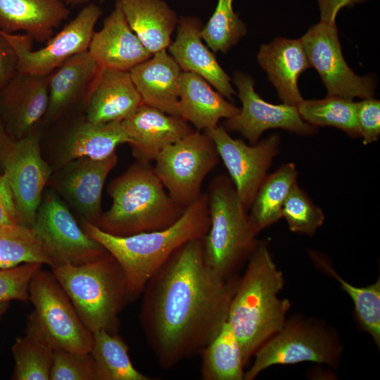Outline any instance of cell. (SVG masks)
Returning <instances> with one entry per match:
<instances>
[{
    "mask_svg": "<svg viewBox=\"0 0 380 380\" xmlns=\"http://www.w3.org/2000/svg\"><path fill=\"white\" fill-rule=\"evenodd\" d=\"M203 238L179 248L141 293L140 324L164 369L201 355L227 320L232 293L206 263Z\"/></svg>",
    "mask_w": 380,
    "mask_h": 380,
    "instance_id": "obj_1",
    "label": "cell"
},
{
    "mask_svg": "<svg viewBox=\"0 0 380 380\" xmlns=\"http://www.w3.org/2000/svg\"><path fill=\"white\" fill-rule=\"evenodd\" d=\"M82 227L118 262L126 277L129 300L133 301L179 248L192 239L203 238L208 232V196L202 193L174 224L160 230L120 236L108 234L84 220Z\"/></svg>",
    "mask_w": 380,
    "mask_h": 380,
    "instance_id": "obj_2",
    "label": "cell"
},
{
    "mask_svg": "<svg viewBox=\"0 0 380 380\" xmlns=\"http://www.w3.org/2000/svg\"><path fill=\"white\" fill-rule=\"evenodd\" d=\"M246 270L232 295L227 322L241 347L245 364L286 322L290 308L281 299L284 276L267 244L259 242L248 260Z\"/></svg>",
    "mask_w": 380,
    "mask_h": 380,
    "instance_id": "obj_3",
    "label": "cell"
},
{
    "mask_svg": "<svg viewBox=\"0 0 380 380\" xmlns=\"http://www.w3.org/2000/svg\"><path fill=\"white\" fill-rule=\"evenodd\" d=\"M108 193L113 203L97 227L115 236L165 229L185 209L170 196L148 163L137 160L109 184Z\"/></svg>",
    "mask_w": 380,
    "mask_h": 380,
    "instance_id": "obj_4",
    "label": "cell"
},
{
    "mask_svg": "<svg viewBox=\"0 0 380 380\" xmlns=\"http://www.w3.org/2000/svg\"><path fill=\"white\" fill-rule=\"evenodd\" d=\"M84 325L93 334L116 333L118 315L129 302L125 273L108 251L79 265L51 268Z\"/></svg>",
    "mask_w": 380,
    "mask_h": 380,
    "instance_id": "obj_5",
    "label": "cell"
},
{
    "mask_svg": "<svg viewBox=\"0 0 380 380\" xmlns=\"http://www.w3.org/2000/svg\"><path fill=\"white\" fill-rule=\"evenodd\" d=\"M210 227L203 238L206 263L228 281L246 262L258 241L248 220V210L240 201L232 179L215 177L208 189Z\"/></svg>",
    "mask_w": 380,
    "mask_h": 380,
    "instance_id": "obj_6",
    "label": "cell"
},
{
    "mask_svg": "<svg viewBox=\"0 0 380 380\" xmlns=\"http://www.w3.org/2000/svg\"><path fill=\"white\" fill-rule=\"evenodd\" d=\"M343 347L331 330L315 322L291 318L254 353L243 380H253L264 369L278 365L302 362L338 366Z\"/></svg>",
    "mask_w": 380,
    "mask_h": 380,
    "instance_id": "obj_7",
    "label": "cell"
},
{
    "mask_svg": "<svg viewBox=\"0 0 380 380\" xmlns=\"http://www.w3.org/2000/svg\"><path fill=\"white\" fill-rule=\"evenodd\" d=\"M219 160L210 137L195 130L164 148L153 167L170 196L186 208L202 194L203 180Z\"/></svg>",
    "mask_w": 380,
    "mask_h": 380,
    "instance_id": "obj_8",
    "label": "cell"
},
{
    "mask_svg": "<svg viewBox=\"0 0 380 380\" xmlns=\"http://www.w3.org/2000/svg\"><path fill=\"white\" fill-rule=\"evenodd\" d=\"M32 229L51 268L82 265L106 251L78 225L55 191H44Z\"/></svg>",
    "mask_w": 380,
    "mask_h": 380,
    "instance_id": "obj_9",
    "label": "cell"
},
{
    "mask_svg": "<svg viewBox=\"0 0 380 380\" xmlns=\"http://www.w3.org/2000/svg\"><path fill=\"white\" fill-rule=\"evenodd\" d=\"M29 299L44 332L55 349L90 353L93 334L81 320L70 298L53 275L40 268L29 285Z\"/></svg>",
    "mask_w": 380,
    "mask_h": 380,
    "instance_id": "obj_10",
    "label": "cell"
},
{
    "mask_svg": "<svg viewBox=\"0 0 380 380\" xmlns=\"http://www.w3.org/2000/svg\"><path fill=\"white\" fill-rule=\"evenodd\" d=\"M102 15L96 4L85 5L77 15L40 49H32L33 39L27 34L3 31L18 58V71L49 75L70 57L88 50L95 25Z\"/></svg>",
    "mask_w": 380,
    "mask_h": 380,
    "instance_id": "obj_11",
    "label": "cell"
},
{
    "mask_svg": "<svg viewBox=\"0 0 380 380\" xmlns=\"http://www.w3.org/2000/svg\"><path fill=\"white\" fill-rule=\"evenodd\" d=\"M51 168L43 158L36 131L19 139H11L3 160L20 224L32 228Z\"/></svg>",
    "mask_w": 380,
    "mask_h": 380,
    "instance_id": "obj_12",
    "label": "cell"
},
{
    "mask_svg": "<svg viewBox=\"0 0 380 380\" xmlns=\"http://www.w3.org/2000/svg\"><path fill=\"white\" fill-rule=\"evenodd\" d=\"M214 142L238 196L249 210L256 193L279 151V137L272 134L248 145L232 138L222 126L204 130Z\"/></svg>",
    "mask_w": 380,
    "mask_h": 380,
    "instance_id": "obj_13",
    "label": "cell"
},
{
    "mask_svg": "<svg viewBox=\"0 0 380 380\" xmlns=\"http://www.w3.org/2000/svg\"><path fill=\"white\" fill-rule=\"evenodd\" d=\"M310 66L318 72L328 95L353 99L371 98L375 82L370 76L360 77L347 65L336 25L322 22L312 25L300 39Z\"/></svg>",
    "mask_w": 380,
    "mask_h": 380,
    "instance_id": "obj_14",
    "label": "cell"
},
{
    "mask_svg": "<svg viewBox=\"0 0 380 380\" xmlns=\"http://www.w3.org/2000/svg\"><path fill=\"white\" fill-rule=\"evenodd\" d=\"M241 109L223 123L227 131L240 133L251 144L258 143L262 134L269 129L280 128L298 134H315L314 126L305 122L297 106L285 103L272 104L264 101L255 91L251 76L237 71L234 74Z\"/></svg>",
    "mask_w": 380,
    "mask_h": 380,
    "instance_id": "obj_15",
    "label": "cell"
},
{
    "mask_svg": "<svg viewBox=\"0 0 380 380\" xmlns=\"http://www.w3.org/2000/svg\"><path fill=\"white\" fill-rule=\"evenodd\" d=\"M118 163L116 152L103 159L82 157L63 165L52 180L54 189L84 220L98 226L105 182Z\"/></svg>",
    "mask_w": 380,
    "mask_h": 380,
    "instance_id": "obj_16",
    "label": "cell"
},
{
    "mask_svg": "<svg viewBox=\"0 0 380 380\" xmlns=\"http://www.w3.org/2000/svg\"><path fill=\"white\" fill-rule=\"evenodd\" d=\"M49 75L17 72L0 91V117L12 139L36 130L46 114Z\"/></svg>",
    "mask_w": 380,
    "mask_h": 380,
    "instance_id": "obj_17",
    "label": "cell"
},
{
    "mask_svg": "<svg viewBox=\"0 0 380 380\" xmlns=\"http://www.w3.org/2000/svg\"><path fill=\"white\" fill-rule=\"evenodd\" d=\"M137 160L154 161L167 146L195 131L182 118L141 104L122 121Z\"/></svg>",
    "mask_w": 380,
    "mask_h": 380,
    "instance_id": "obj_18",
    "label": "cell"
},
{
    "mask_svg": "<svg viewBox=\"0 0 380 380\" xmlns=\"http://www.w3.org/2000/svg\"><path fill=\"white\" fill-rule=\"evenodd\" d=\"M87 51L100 68L124 71L152 56L130 28L118 1L101 29L94 32Z\"/></svg>",
    "mask_w": 380,
    "mask_h": 380,
    "instance_id": "obj_19",
    "label": "cell"
},
{
    "mask_svg": "<svg viewBox=\"0 0 380 380\" xmlns=\"http://www.w3.org/2000/svg\"><path fill=\"white\" fill-rule=\"evenodd\" d=\"M84 103V117L94 123L122 121L143 104L129 71L101 68Z\"/></svg>",
    "mask_w": 380,
    "mask_h": 380,
    "instance_id": "obj_20",
    "label": "cell"
},
{
    "mask_svg": "<svg viewBox=\"0 0 380 380\" xmlns=\"http://www.w3.org/2000/svg\"><path fill=\"white\" fill-rule=\"evenodd\" d=\"M175 39L168 47L170 55L184 72L195 74L229 100L235 91L231 78L222 68L215 55L203 42L201 22L194 17H182Z\"/></svg>",
    "mask_w": 380,
    "mask_h": 380,
    "instance_id": "obj_21",
    "label": "cell"
},
{
    "mask_svg": "<svg viewBox=\"0 0 380 380\" xmlns=\"http://www.w3.org/2000/svg\"><path fill=\"white\" fill-rule=\"evenodd\" d=\"M70 14L63 0H0V30L24 31L33 41L46 42Z\"/></svg>",
    "mask_w": 380,
    "mask_h": 380,
    "instance_id": "obj_22",
    "label": "cell"
},
{
    "mask_svg": "<svg viewBox=\"0 0 380 380\" xmlns=\"http://www.w3.org/2000/svg\"><path fill=\"white\" fill-rule=\"evenodd\" d=\"M258 61L267 73L283 103L297 106L303 100L298 81L310 65L300 39L276 38L262 44L258 53Z\"/></svg>",
    "mask_w": 380,
    "mask_h": 380,
    "instance_id": "obj_23",
    "label": "cell"
},
{
    "mask_svg": "<svg viewBox=\"0 0 380 380\" xmlns=\"http://www.w3.org/2000/svg\"><path fill=\"white\" fill-rule=\"evenodd\" d=\"M182 72L167 50L153 54L129 70L144 104L178 116L179 86Z\"/></svg>",
    "mask_w": 380,
    "mask_h": 380,
    "instance_id": "obj_24",
    "label": "cell"
},
{
    "mask_svg": "<svg viewBox=\"0 0 380 380\" xmlns=\"http://www.w3.org/2000/svg\"><path fill=\"white\" fill-rule=\"evenodd\" d=\"M99 69L92 56L85 51L70 57L51 72L48 106L42 121L54 122L79 100L84 102Z\"/></svg>",
    "mask_w": 380,
    "mask_h": 380,
    "instance_id": "obj_25",
    "label": "cell"
},
{
    "mask_svg": "<svg viewBox=\"0 0 380 380\" xmlns=\"http://www.w3.org/2000/svg\"><path fill=\"white\" fill-rule=\"evenodd\" d=\"M129 139L122 121L94 123L83 118L74 122L65 132L59 146V168L77 158L87 157L103 159L115 152Z\"/></svg>",
    "mask_w": 380,
    "mask_h": 380,
    "instance_id": "obj_26",
    "label": "cell"
},
{
    "mask_svg": "<svg viewBox=\"0 0 380 380\" xmlns=\"http://www.w3.org/2000/svg\"><path fill=\"white\" fill-rule=\"evenodd\" d=\"M178 115L197 131L218 126L222 118H229L239 108L215 91L202 77L182 71L179 86Z\"/></svg>",
    "mask_w": 380,
    "mask_h": 380,
    "instance_id": "obj_27",
    "label": "cell"
},
{
    "mask_svg": "<svg viewBox=\"0 0 380 380\" xmlns=\"http://www.w3.org/2000/svg\"><path fill=\"white\" fill-rule=\"evenodd\" d=\"M126 20L151 54L167 50L178 24L177 13L163 0H116Z\"/></svg>",
    "mask_w": 380,
    "mask_h": 380,
    "instance_id": "obj_28",
    "label": "cell"
},
{
    "mask_svg": "<svg viewBox=\"0 0 380 380\" xmlns=\"http://www.w3.org/2000/svg\"><path fill=\"white\" fill-rule=\"evenodd\" d=\"M15 367L12 379L50 380L54 348L34 312L28 319L26 334L11 348Z\"/></svg>",
    "mask_w": 380,
    "mask_h": 380,
    "instance_id": "obj_29",
    "label": "cell"
},
{
    "mask_svg": "<svg viewBox=\"0 0 380 380\" xmlns=\"http://www.w3.org/2000/svg\"><path fill=\"white\" fill-rule=\"evenodd\" d=\"M297 178L293 163L283 164L267 175L248 210L250 226L255 235L281 218L284 203Z\"/></svg>",
    "mask_w": 380,
    "mask_h": 380,
    "instance_id": "obj_30",
    "label": "cell"
},
{
    "mask_svg": "<svg viewBox=\"0 0 380 380\" xmlns=\"http://www.w3.org/2000/svg\"><path fill=\"white\" fill-rule=\"evenodd\" d=\"M203 380H243L246 365L240 343L226 322L201 353Z\"/></svg>",
    "mask_w": 380,
    "mask_h": 380,
    "instance_id": "obj_31",
    "label": "cell"
},
{
    "mask_svg": "<svg viewBox=\"0 0 380 380\" xmlns=\"http://www.w3.org/2000/svg\"><path fill=\"white\" fill-rule=\"evenodd\" d=\"M96 380H152L133 365L128 347L116 333L100 330L93 333L90 351Z\"/></svg>",
    "mask_w": 380,
    "mask_h": 380,
    "instance_id": "obj_32",
    "label": "cell"
},
{
    "mask_svg": "<svg viewBox=\"0 0 380 380\" xmlns=\"http://www.w3.org/2000/svg\"><path fill=\"white\" fill-rule=\"evenodd\" d=\"M302 119L312 126H332L351 137H359L357 102L338 96L303 100L297 106Z\"/></svg>",
    "mask_w": 380,
    "mask_h": 380,
    "instance_id": "obj_33",
    "label": "cell"
},
{
    "mask_svg": "<svg viewBox=\"0 0 380 380\" xmlns=\"http://www.w3.org/2000/svg\"><path fill=\"white\" fill-rule=\"evenodd\" d=\"M315 264L327 271L341 284L342 289L350 296L356 317L361 327L368 333L379 347L380 345V279L364 287L355 286L342 279L331 268L319 253L310 251Z\"/></svg>",
    "mask_w": 380,
    "mask_h": 380,
    "instance_id": "obj_34",
    "label": "cell"
},
{
    "mask_svg": "<svg viewBox=\"0 0 380 380\" xmlns=\"http://www.w3.org/2000/svg\"><path fill=\"white\" fill-rule=\"evenodd\" d=\"M26 262L49 265L32 229L22 224L0 227V268Z\"/></svg>",
    "mask_w": 380,
    "mask_h": 380,
    "instance_id": "obj_35",
    "label": "cell"
},
{
    "mask_svg": "<svg viewBox=\"0 0 380 380\" xmlns=\"http://www.w3.org/2000/svg\"><path fill=\"white\" fill-rule=\"evenodd\" d=\"M247 32L234 11L233 0H217L214 12L201 31L202 39L214 52L227 53Z\"/></svg>",
    "mask_w": 380,
    "mask_h": 380,
    "instance_id": "obj_36",
    "label": "cell"
},
{
    "mask_svg": "<svg viewBox=\"0 0 380 380\" xmlns=\"http://www.w3.org/2000/svg\"><path fill=\"white\" fill-rule=\"evenodd\" d=\"M284 217L293 232L313 235L325 219L322 210L312 203L296 183L291 189L282 207Z\"/></svg>",
    "mask_w": 380,
    "mask_h": 380,
    "instance_id": "obj_37",
    "label": "cell"
},
{
    "mask_svg": "<svg viewBox=\"0 0 380 380\" xmlns=\"http://www.w3.org/2000/svg\"><path fill=\"white\" fill-rule=\"evenodd\" d=\"M50 380H96L95 365L90 353L55 349Z\"/></svg>",
    "mask_w": 380,
    "mask_h": 380,
    "instance_id": "obj_38",
    "label": "cell"
},
{
    "mask_svg": "<svg viewBox=\"0 0 380 380\" xmlns=\"http://www.w3.org/2000/svg\"><path fill=\"white\" fill-rule=\"evenodd\" d=\"M42 265L38 262H26L0 268V306L7 307L11 300L27 301L30 281Z\"/></svg>",
    "mask_w": 380,
    "mask_h": 380,
    "instance_id": "obj_39",
    "label": "cell"
},
{
    "mask_svg": "<svg viewBox=\"0 0 380 380\" xmlns=\"http://www.w3.org/2000/svg\"><path fill=\"white\" fill-rule=\"evenodd\" d=\"M357 118L363 144L377 141L380 134L379 101L371 97L357 102Z\"/></svg>",
    "mask_w": 380,
    "mask_h": 380,
    "instance_id": "obj_40",
    "label": "cell"
},
{
    "mask_svg": "<svg viewBox=\"0 0 380 380\" xmlns=\"http://www.w3.org/2000/svg\"><path fill=\"white\" fill-rule=\"evenodd\" d=\"M20 224L6 176L0 173V227Z\"/></svg>",
    "mask_w": 380,
    "mask_h": 380,
    "instance_id": "obj_41",
    "label": "cell"
},
{
    "mask_svg": "<svg viewBox=\"0 0 380 380\" xmlns=\"http://www.w3.org/2000/svg\"><path fill=\"white\" fill-rule=\"evenodd\" d=\"M18 72V58L11 44L0 32V91Z\"/></svg>",
    "mask_w": 380,
    "mask_h": 380,
    "instance_id": "obj_42",
    "label": "cell"
},
{
    "mask_svg": "<svg viewBox=\"0 0 380 380\" xmlns=\"http://www.w3.org/2000/svg\"><path fill=\"white\" fill-rule=\"evenodd\" d=\"M365 0H317L320 11V22L336 25L338 11L345 6H351Z\"/></svg>",
    "mask_w": 380,
    "mask_h": 380,
    "instance_id": "obj_43",
    "label": "cell"
},
{
    "mask_svg": "<svg viewBox=\"0 0 380 380\" xmlns=\"http://www.w3.org/2000/svg\"><path fill=\"white\" fill-rule=\"evenodd\" d=\"M11 139L0 117V173H1V170H2L4 156Z\"/></svg>",
    "mask_w": 380,
    "mask_h": 380,
    "instance_id": "obj_44",
    "label": "cell"
},
{
    "mask_svg": "<svg viewBox=\"0 0 380 380\" xmlns=\"http://www.w3.org/2000/svg\"><path fill=\"white\" fill-rule=\"evenodd\" d=\"M90 0H63L68 6H76L87 4Z\"/></svg>",
    "mask_w": 380,
    "mask_h": 380,
    "instance_id": "obj_45",
    "label": "cell"
},
{
    "mask_svg": "<svg viewBox=\"0 0 380 380\" xmlns=\"http://www.w3.org/2000/svg\"><path fill=\"white\" fill-rule=\"evenodd\" d=\"M6 308L5 306H0V315L3 313L4 310Z\"/></svg>",
    "mask_w": 380,
    "mask_h": 380,
    "instance_id": "obj_46",
    "label": "cell"
}]
</instances>
